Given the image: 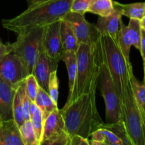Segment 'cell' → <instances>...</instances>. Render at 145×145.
Returning <instances> with one entry per match:
<instances>
[{
    "mask_svg": "<svg viewBox=\"0 0 145 145\" xmlns=\"http://www.w3.org/2000/svg\"><path fill=\"white\" fill-rule=\"evenodd\" d=\"M48 0H28V4H35V3L42 2V1H45Z\"/></svg>",
    "mask_w": 145,
    "mask_h": 145,
    "instance_id": "37",
    "label": "cell"
},
{
    "mask_svg": "<svg viewBox=\"0 0 145 145\" xmlns=\"http://www.w3.org/2000/svg\"><path fill=\"white\" fill-rule=\"evenodd\" d=\"M144 62H143V64H144V82L145 83V59H144Z\"/></svg>",
    "mask_w": 145,
    "mask_h": 145,
    "instance_id": "38",
    "label": "cell"
},
{
    "mask_svg": "<svg viewBox=\"0 0 145 145\" xmlns=\"http://www.w3.org/2000/svg\"><path fill=\"white\" fill-rule=\"evenodd\" d=\"M25 82V81H24ZM23 83L17 88L14 96V102H13V118L16 123L18 127H21L24 122L25 121L24 118V109H23L22 103V87Z\"/></svg>",
    "mask_w": 145,
    "mask_h": 145,
    "instance_id": "24",
    "label": "cell"
},
{
    "mask_svg": "<svg viewBox=\"0 0 145 145\" xmlns=\"http://www.w3.org/2000/svg\"><path fill=\"white\" fill-rule=\"evenodd\" d=\"M61 60L65 62L68 72L69 77V96L72 93L76 73V55L73 51H62Z\"/></svg>",
    "mask_w": 145,
    "mask_h": 145,
    "instance_id": "18",
    "label": "cell"
},
{
    "mask_svg": "<svg viewBox=\"0 0 145 145\" xmlns=\"http://www.w3.org/2000/svg\"><path fill=\"white\" fill-rule=\"evenodd\" d=\"M70 138L60 110L56 108L44 120L40 145H69Z\"/></svg>",
    "mask_w": 145,
    "mask_h": 145,
    "instance_id": "8",
    "label": "cell"
},
{
    "mask_svg": "<svg viewBox=\"0 0 145 145\" xmlns=\"http://www.w3.org/2000/svg\"><path fill=\"white\" fill-rule=\"evenodd\" d=\"M140 24L142 29L145 31V15H144V16L140 20Z\"/></svg>",
    "mask_w": 145,
    "mask_h": 145,
    "instance_id": "36",
    "label": "cell"
},
{
    "mask_svg": "<svg viewBox=\"0 0 145 145\" xmlns=\"http://www.w3.org/2000/svg\"><path fill=\"white\" fill-rule=\"evenodd\" d=\"M89 138H86L79 135H74L71 137L69 145H89Z\"/></svg>",
    "mask_w": 145,
    "mask_h": 145,
    "instance_id": "33",
    "label": "cell"
},
{
    "mask_svg": "<svg viewBox=\"0 0 145 145\" xmlns=\"http://www.w3.org/2000/svg\"><path fill=\"white\" fill-rule=\"evenodd\" d=\"M0 145H24L14 119L0 121Z\"/></svg>",
    "mask_w": 145,
    "mask_h": 145,
    "instance_id": "15",
    "label": "cell"
},
{
    "mask_svg": "<svg viewBox=\"0 0 145 145\" xmlns=\"http://www.w3.org/2000/svg\"><path fill=\"white\" fill-rule=\"evenodd\" d=\"M61 21H55L45 26L42 37V50L50 57L60 60L63 51L60 35Z\"/></svg>",
    "mask_w": 145,
    "mask_h": 145,
    "instance_id": "11",
    "label": "cell"
},
{
    "mask_svg": "<svg viewBox=\"0 0 145 145\" xmlns=\"http://www.w3.org/2000/svg\"><path fill=\"white\" fill-rule=\"evenodd\" d=\"M101 50V72L99 82L100 84L101 96H103L106 106V123H113L123 120L121 102L105 59L102 45Z\"/></svg>",
    "mask_w": 145,
    "mask_h": 145,
    "instance_id": "7",
    "label": "cell"
},
{
    "mask_svg": "<svg viewBox=\"0 0 145 145\" xmlns=\"http://www.w3.org/2000/svg\"><path fill=\"white\" fill-rule=\"evenodd\" d=\"M59 61L60 59L50 57L43 50L40 53L32 74L35 77L40 87L45 91L48 92V85L50 74L52 72L57 70Z\"/></svg>",
    "mask_w": 145,
    "mask_h": 145,
    "instance_id": "12",
    "label": "cell"
},
{
    "mask_svg": "<svg viewBox=\"0 0 145 145\" xmlns=\"http://www.w3.org/2000/svg\"><path fill=\"white\" fill-rule=\"evenodd\" d=\"M122 118L133 145H145V110L136 101L130 82L121 105Z\"/></svg>",
    "mask_w": 145,
    "mask_h": 145,
    "instance_id": "5",
    "label": "cell"
},
{
    "mask_svg": "<svg viewBox=\"0 0 145 145\" xmlns=\"http://www.w3.org/2000/svg\"><path fill=\"white\" fill-rule=\"evenodd\" d=\"M115 10L106 16H99L96 25L100 35H108L117 40L118 33L120 28V21L123 14L120 7L114 1Z\"/></svg>",
    "mask_w": 145,
    "mask_h": 145,
    "instance_id": "13",
    "label": "cell"
},
{
    "mask_svg": "<svg viewBox=\"0 0 145 145\" xmlns=\"http://www.w3.org/2000/svg\"><path fill=\"white\" fill-rule=\"evenodd\" d=\"M17 88L11 86L0 76V121L14 119L13 102Z\"/></svg>",
    "mask_w": 145,
    "mask_h": 145,
    "instance_id": "14",
    "label": "cell"
},
{
    "mask_svg": "<svg viewBox=\"0 0 145 145\" xmlns=\"http://www.w3.org/2000/svg\"><path fill=\"white\" fill-rule=\"evenodd\" d=\"M105 59L116 86L120 102L123 103L126 89L133 74V66L122 53L117 40L108 35H100Z\"/></svg>",
    "mask_w": 145,
    "mask_h": 145,
    "instance_id": "4",
    "label": "cell"
},
{
    "mask_svg": "<svg viewBox=\"0 0 145 145\" xmlns=\"http://www.w3.org/2000/svg\"><path fill=\"white\" fill-rule=\"evenodd\" d=\"M19 130L24 145H38L35 131L29 120L24 122Z\"/></svg>",
    "mask_w": 145,
    "mask_h": 145,
    "instance_id": "27",
    "label": "cell"
},
{
    "mask_svg": "<svg viewBox=\"0 0 145 145\" xmlns=\"http://www.w3.org/2000/svg\"><path fill=\"white\" fill-rule=\"evenodd\" d=\"M32 103L31 100L27 95L25 91V80L23 83L22 87V103L23 109H24V115L25 120H28L30 119V108Z\"/></svg>",
    "mask_w": 145,
    "mask_h": 145,
    "instance_id": "32",
    "label": "cell"
},
{
    "mask_svg": "<svg viewBox=\"0 0 145 145\" xmlns=\"http://www.w3.org/2000/svg\"><path fill=\"white\" fill-rule=\"evenodd\" d=\"M34 103L42 112L44 120L50 113H52L56 108H58L57 105L54 103L49 93L41 87H39L38 94L35 97Z\"/></svg>",
    "mask_w": 145,
    "mask_h": 145,
    "instance_id": "19",
    "label": "cell"
},
{
    "mask_svg": "<svg viewBox=\"0 0 145 145\" xmlns=\"http://www.w3.org/2000/svg\"><path fill=\"white\" fill-rule=\"evenodd\" d=\"M127 27H128L130 38H131L132 45H133L136 49L140 50L142 32L140 20L136 19V18H130Z\"/></svg>",
    "mask_w": 145,
    "mask_h": 145,
    "instance_id": "28",
    "label": "cell"
},
{
    "mask_svg": "<svg viewBox=\"0 0 145 145\" xmlns=\"http://www.w3.org/2000/svg\"><path fill=\"white\" fill-rule=\"evenodd\" d=\"M130 85L133 95L139 106L145 110V83L140 82L134 74L130 77Z\"/></svg>",
    "mask_w": 145,
    "mask_h": 145,
    "instance_id": "26",
    "label": "cell"
},
{
    "mask_svg": "<svg viewBox=\"0 0 145 145\" xmlns=\"http://www.w3.org/2000/svg\"><path fill=\"white\" fill-rule=\"evenodd\" d=\"M63 19L70 24L79 44H93L100 40L96 25L88 22L84 14L69 11Z\"/></svg>",
    "mask_w": 145,
    "mask_h": 145,
    "instance_id": "10",
    "label": "cell"
},
{
    "mask_svg": "<svg viewBox=\"0 0 145 145\" xmlns=\"http://www.w3.org/2000/svg\"><path fill=\"white\" fill-rule=\"evenodd\" d=\"M120 7L123 16L130 18H136L140 20L144 15V2L132 3V4H120L117 2Z\"/></svg>",
    "mask_w": 145,
    "mask_h": 145,
    "instance_id": "25",
    "label": "cell"
},
{
    "mask_svg": "<svg viewBox=\"0 0 145 145\" xmlns=\"http://www.w3.org/2000/svg\"><path fill=\"white\" fill-rule=\"evenodd\" d=\"M72 0H48L28 4L24 12L14 18L3 19L4 28L19 33L36 27H45L64 18L70 11Z\"/></svg>",
    "mask_w": 145,
    "mask_h": 145,
    "instance_id": "2",
    "label": "cell"
},
{
    "mask_svg": "<svg viewBox=\"0 0 145 145\" xmlns=\"http://www.w3.org/2000/svg\"><path fill=\"white\" fill-rule=\"evenodd\" d=\"M29 74L25 64L13 52L0 60V76L14 87H18Z\"/></svg>",
    "mask_w": 145,
    "mask_h": 145,
    "instance_id": "9",
    "label": "cell"
},
{
    "mask_svg": "<svg viewBox=\"0 0 145 145\" xmlns=\"http://www.w3.org/2000/svg\"><path fill=\"white\" fill-rule=\"evenodd\" d=\"M96 89L81 95L60 110L70 137L79 135L89 138L93 132L101 128L103 122L96 107Z\"/></svg>",
    "mask_w": 145,
    "mask_h": 145,
    "instance_id": "1",
    "label": "cell"
},
{
    "mask_svg": "<svg viewBox=\"0 0 145 145\" xmlns=\"http://www.w3.org/2000/svg\"><path fill=\"white\" fill-rule=\"evenodd\" d=\"M117 42L127 62H130V52L132 46V40L128 27L125 25L122 19L120 21V28L118 33Z\"/></svg>",
    "mask_w": 145,
    "mask_h": 145,
    "instance_id": "21",
    "label": "cell"
},
{
    "mask_svg": "<svg viewBox=\"0 0 145 145\" xmlns=\"http://www.w3.org/2000/svg\"><path fill=\"white\" fill-rule=\"evenodd\" d=\"M144 15H145V2H144Z\"/></svg>",
    "mask_w": 145,
    "mask_h": 145,
    "instance_id": "39",
    "label": "cell"
},
{
    "mask_svg": "<svg viewBox=\"0 0 145 145\" xmlns=\"http://www.w3.org/2000/svg\"><path fill=\"white\" fill-rule=\"evenodd\" d=\"M45 27H36L18 33L16 42L11 44L12 52L25 64L32 74L40 53L42 50Z\"/></svg>",
    "mask_w": 145,
    "mask_h": 145,
    "instance_id": "6",
    "label": "cell"
},
{
    "mask_svg": "<svg viewBox=\"0 0 145 145\" xmlns=\"http://www.w3.org/2000/svg\"><path fill=\"white\" fill-rule=\"evenodd\" d=\"M101 128L108 130L114 133L121 140L123 145H133L130 137L127 134L125 125L123 120L113 123H103L101 126Z\"/></svg>",
    "mask_w": 145,
    "mask_h": 145,
    "instance_id": "23",
    "label": "cell"
},
{
    "mask_svg": "<svg viewBox=\"0 0 145 145\" xmlns=\"http://www.w3.org/2000/svg\"><path fill=\"white\" fill-rule=\"evenodd\" d=\"M60 35L63 51H73L76 52L79 44L70 24L64 19L61 21Z\"/></svg>",
    "mask_w": 145,
    "mask_h": 145,
    "instance_id": "16",
    "label": "cell"
},
{
    "mask_svg": "<svg viewBox=\"0 0 145 145\" xmlns=\"http://www.w3.org/2000/svg\"><path fill=\"white\" fill-rule=\"evenodd\" d=\"M140 53L143 60L145 59V31L142 29L141 42H140Z\"/></svg>",
    "mask_w": 145,
    "mask_h": 145,
    "instance_id": "35",
    "label": "cell"
},
{
    "mask_svg": "<svg viewBox=\"0 0 145 145\" xmlns=\"http://www.w3.org/2000/svg\"><path fill=\"white\" fill-rule=\"evenodd\" d=\"M48 92L50 96L55 104L57 105L58 96H59V80H58L57 70L53 71L50 74L48 85Z\"/></svg>",
    "mask_w": 145,
    "mask_h": 145,
    "instance_id": "29",
    "label": "cell"
},
{
    "mask_svg": "<svg viewBox=\"0 0 145 145\" xmlns=\"http://www.w3.org/2000/svg\"><path fill=\"white\" fill-rule=\"evenodd\" d=\"M101 39L93 44L81 43L76 55V73L72 93L67 97L69 104L84 93L97 87L101 61Z\"/></svg>",
    "mask_w": 145,
    "mask_h": 145,
    "instance_id": "3",
    "label": "cell"
},
{
    "mask_svg": "<svg viewBox=\"0 0 145 145\" xmlns=\"http://www.w3.org/2000/svg\"><path fill=\"white\" fill-rule=\"evenodd\" d=\"M33 130L36 136L38 145H40L43 131L44 119L42 114L39 108L34 102H32L30 108V119Z\"/></svg>",
    "mask_w": 145,
    "mask_h": 145,
    "instance_id": "20",
    "label": "cell"
},
{
    "mask_svg": "<svg viewBox=\"0 0 145 145\" xmlns=\"http://www.w3.org/2000/svg\"><path fill=\"white\" fill-rule=\"evenodd\" d=\"M115 10L114 1L113 0H92L89 12L99 16L110 15Z\"/></svg>",
    "mask_w": 145,
    "mask_h": 145,
    "instance_id": "22",
    "label": "cell"
},
{
    "mask_svg": "<svg viewBox=\"0 0 145 145\" xmlns=\"http://www.w3.org/2000/svg\"><path fill=\"white\" fill-rule=\"evenodd\" d=\"M91 145H123L121 140L111 131L100 128L91 134Z\"/></svg>",
    "mask_w": 145,
    "mask_h": 145,
    "instance_id": "17",
    "label": "cell"
},
{
    "mask_svg": "<svg viewBox=\"0 0 145 145\" xmlns=\"http://www.w3.org/2000/svg\"><path fill=\"white\" fill-rule=\"evenodd\" d=\"M92 0H72L70 6V11L84 15L89 12Z\"/></svg>",
    "mask_w": 145,
    "mask_h": 145,
    "instance_id": "31",
    "label": "cell"
},
{
    "mask_svg": "<svg viewBox=\"0 0 145 145\" xmlns=\"http://www.w3.org/2000/svg\"><path fill=\"white\" fill-rule=\"evenodd\" d=\"M12 52V48L11 44L4 45L0 40V60L5 56L7 54Z\"/></svg>",
    "mask_w": 145,
    "mask_h": 145,
    "instance_id": "34",
    "label": "cell"
},
{
    "mask_svg": "<svg viewBox=\"0 0 145 145\" xmlns=\"http://www.w3.org/2000/svg\"><path fill=\"white\" fill-rule=\"evenodd\" d=\"M40 86L35 76L31 74L25 79V91L31 101H35Z\"/></svg>",
    "mask_w": 145,
    "mask_h": 145,
    "instance_id": "30",
    "label": "cell"
}]
</instances>
